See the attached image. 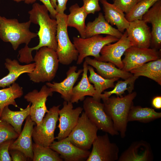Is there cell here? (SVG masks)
<instances>
[{
    "instance_id": "cell-46",
    "label": "cell",
    "mask_w": 161,
    "mask_h": 161,
    "mask_svg": "<svg viewBox=\"0 0 161 161\" xmlns=\"http://www.w3.org/2000/svg\"><path fill=\"white\" fill-rule=\"evenodd\" d=\"M141 0H137V2L141 1Z\"/></svg>"
},
{
    "instance_id": "cell-15",
    "label": "cell",
    "mask_w": 161,
    "mask_h": 161,
    "mask_svg": "<svg viewBox=\"0 0 161 161\" xmlns=\"http://www.w3.org/2000/svg\"><path fill=\"white\" fill-rule=\"evenodd\" d=\"M126 31L132 46L142 48H148L150 46L151 31L147 23L142 19L130 22Z\"/></svg>"
},
{
    "instance_id": "cell-12",
    "label": "cell",
    "mask_w": 161,
    "mask_h": 161,
    "mask_svg": "<svg viewBox=\"0 0 161 161\" xmlns=\"http://www.w3.org/2000/svg\"><path fill=\"white\" fill-rule=\"evenodd\" d=\"M53 92L46 85H44L38 92L34 89L24 96V99L32 104L30 108V114L32 120L36 125L42 121L46 113L49 112L46 103L48 96H52Z\"/></svg>"
},
{
    "instance_id": "cell-42",
    "label": "cell",
    "mask_w": 161,
    "mask_h": 161,
    "mask_svg": "<svg viewBox=\"0 0 161 161\" xmlns=\"http://www.w3.org/2000/svg\"><path fill=\"white\" fill-rule=\"evenodd\" d=\"M152 106L156 109H160L161 108V96H158L154 97L152 100Z\"/></svg>"
},
{
    "instance_id": "cell-41",
    "label": "cell",
    "mask_w": 161,
    "mask_h": 161,
    "mask_svg": "<svg viewBox=\"0 0 161 161\" xmlns=\"http://www.w3.org/2000/svg\"><path fill=\"white\" fill-rule=\"evenodd\" d=\"M68 0H57V5L55 9L57 13L63 14L66 9L67 3Z\"/></svg>"
},
{
    "instance_id": "cell-4",
    "label": "cell",
    "mask_w": 161,
    "mask_h": 161,
    "mask_svg": "<svg viewBox=\"0 0 161 161\" xmlns=\"http://www.w3.org/2000/svg\"><path fill=\"white\" fill-rule=\"evenodd\" d=\"M31 23L29 20L20 23L16 19L2 16L0 21V38L4 42L10 43L15 50L22 44L28 45L31 40L38 36L37 33L30 30Z\"/></svg>"
},
{
    "instance_id": "cell-8",
    "label": "cell",
    "mask_w": 161,
    "mask_h": 161,
    "mask_svg": "<svg viewBox=\"0 0 161 161\" xmlns=\"http://www.w3.org/2000/svg\"><path fill=\"white\" fill-rule=\"evenodd\" d=\"M83 109L88 118L98 130L112 136L119 134L114 129L111 119L105 112L103 103L92 97H87L83 101Z\"/></svg>"
},
{
    "instance_id": "cell-31",
    "label": "cell",
    "mask_w": 161,
    "mask_h": 161,
    "mask_svg": "<svg viewBox=\"0 0 161 161\" xmlns=\"http://www.w3.org/2000/svg\"><path fill=\"white\" fill-rule=\"evenodd\" d=\"M23 94L22 88L15 82L8 88L0 89V115L6 106L12 105L19 108L15 99L21 97Z\"/></svg>"
},
{
    "instance_id": "cell-14",
    "label": "cell",
    "mask_w": 161,
    "mask_h": 161,
    "mask_svg": "<svg viewBox=\"0 0 161 161\" xmlns=\"http://www.w3.org/2000/svg\"><path fill=\"white\" fill-rule=\"evenodd\" d=\"M72 103L70 101H64L63 108L58 111L59 132L55 137L58 141L68 137L76 125L83 109L80 106L73 109Z\"/></svg>"
},
{
    "instance_id": "cell-39",
    "label": "cell",
    "mask_w": 161,
    "mask_h": 161,
    "mask_svg": "<svg viewBox=\"0 0 161 161\" xmlns=\"http://www.w3.org/2000/svg\"><path fill=\"white\" fill-rule=\"evenodd\" d=\"M39 1L42 2L47 8L50 15L52 18L55 19L57 13L55 9L52 6L50 0H25L24 3L27 4H33L36 1Z\"/></svg>"
},
{
    "instance_id": "cell-29",
    "label": "cell",
    "mask_w": 161,
    "mask_h": 161,
    "mask_svg": "<svg viewBox=\"0 0 161 161\" xmlns=\"http://www.w3.org/2000/svg\"><path fill=\"white\" fill-rule=\"evenodd\" d=\"M88 71L90 75L88 77L89 82L93 84L95 92L93 97L95 100L100 101V96L102 92L105 90L109 88H114V83L120 78H114L112 79L105 78L96 73L93 68L88 65Z\"/></svg>"
},
{
    "instance_id": "cell-40",
    "label": "cell",
    "mask_w": 161,
    "mask_h": 161,
    "mask_svg": "<svg viewBox=\"0 0 161 161\" xmlns=\"http://www.w3.org/2000/svg\"><path fill=\"white\" fill-rule=\"evenodd\" d=\"M9 153L13 161H26L28 158L21 151L17 149L9 150Z\"/></svg>"
},
{
    "instance_id": "cell-44",
    "label": "cell",
    "mask_w": 161,
    "mask_h": 161,
    "mask_svg": "<svg viewBox=\"0 0 161 161\" xmlns=\"http://www.w3.org/2000/svg\"><path fill=\"white\" fill-rule=\"evenodd\" d=\"M15 2L18 3L22 1H24L25 0H12Z\"/></svg>"
},
{
    "instance_id": "cell-43",
    "label": "cell",
    "mask_w": 161,
    "mask_h": 161,
    "mask_svg": "<svg viewBox=\"0 0 161 161\" xmlns=\"http://www.w3.org/2000/svg\"><path fill=\"white\" fill-rule=\"evenodd\" d=\"M50 1L52 7L55 9L57 5V0H50Z\"/></svg>"
},
{
    "instance_id": "cell-22",
    "label": "cell",
    "mask_w": 161,
    "mask_h": 161,
    "mask_svg": "<svg viewBox=\"0 0 161 161\" xmlns=\"http://www.w3.org/2000/svg\"><path fill=\"white\" fill-rule=\"evenodd\" d=\"M104 34L120 39L123 34L112 26L105 20L103 13H100L93 21L89 22L86 25L85 38Z\"/></svg>"
},
{
    "instance_id": "cell-11",
    "label": "cell",
    "mask_w": 161,
    "mask_h": 161,
    "mask_svg": "<svg viewBox=\"0 0 161 161\" xmlns=\"http://www.w3.org/2000/svg\"><path fill=\"white\" fill-rule=\"evenodd\" d=\"M122 60L123 64V70L130 72L131 70L150 61L160 58V53L154 48H142L131 46L124 54Z\"/></svg>"
},
{
    "instance_id": "cell-17",
    "label": "cell",
    "mask_w": 161,
    "mask_h": 161,
    "mask_svg": "<svg viewBox=\"0 0 161 161\" xmlns=\"http://www.w3.org/2000/svg\"><path fill=\"white\" fill-rule=\"evenodd\" d=\"M154 155L150 144L143 140L135 141L121 154L118 161H151Z\"/></svg>"
},
{
    "instance_id": "cell-6",
    "label": "cell",
    "mask_w": 161,
    "mask_h": 161,
    "mask_svg": "<svg viewBox=\"0 0 161 161\" xmlns=\"http://www.w3.org/2000/svg\"><path fill=\"white\" fill-rule=\"evenodd\" d=\"M73 39V44L78 53L77 64L80 65L85 58L89 56H93L97 59L104 46L115 42L119 39L110 35L103 37L99 35L85 38L74 37Z\"/></svg>"
},
{
    "instance_id": "cell-21",
    "label": "cell",
    "mask_w": 161,
    "mask_h": 161,
    "mask_svg": "<svg viewBox=\"0 0 161 161\" xmlns=\"http://www.w3.org/2000/svg\"><path fill=\"white\" fill-rule=\"evenodd\" d=\"M85 61L88 65L95 68L98 74L105 78H118L126 80L133 75L130 72L117 68L114 64L109 62L99 61L89 57L85 58Z\"/></svg>"
},
{
    "instance_id": "cell-33",
    "label": "cell",
    "mask_w": 161,
    "mask_h": 161,
    "mask_svg": "<svg viewBox=\"0 0 161 161\" xmlns=\"http://www.w3.org/2000/svg\"><path fill=\"white\" fill-rule=\"evenodd\" d=\"M138 78L133 75L124 81L118 80L112 90L104 92L103 94H101V99L103 100L106 99L113 94L121 96L126 90L129 93L132 92L134 89L135 82Z\"/></svg>"
},
{
    "instance_id": "cell-5",
    "label": "cell",
    "mask_w": 161,
    "mask_h": 161,
    "mask_svg": "<svg viewBox=\"0 0 161 161\" xmlns=\"http://www.w3.org/2000/svg\"><path fill=\"white\" fill-rule=\"evenodd\" d=\"M67 15L57 13L55 19L57 27L56 39L57 47L56 50L59 63L69 65L77 60L78 53L74 45L70 41L67 31Z\"/></svg>"
},
{
    "instance_id": "cell-24",
    "label": "cell",
    "mask_w": 161,
    "mask_h": 161,
    "mask_svg": "<svg viewBox=\"0 0 161 161\" xmlns=\"http://www.w3.org/2000/svg\"><path fill=\"white\" fill-rule=\"evenodd\" d=\"M100 1L103 6L106 21L111 25H115L120 32H123L129 27L130 22L126 18L124 13L107 0Z\"/></svg>"
},
{
    "instance_id": "cell-28",
    "label": "cell",
    "mask_w": 161,
    "mask_h": 161,
    "mask_svg": "<svg viewBox=\"0 0 161 161\" xmlns=\"http://www.w3.org/2000/svg\"><path fill=\"white\" fill-rule=\"evenodd\" d=\"M138 77L143 76L151 79L161 85V59L145 63L130 72Z\"/></svg>"
},
{
    "instance_id": "cell-25",
    "label": "cell",
    "mask_w": 161,
    "mask_h": 161,
    "mask_svg": "<svg viewBox=\"0 0 161 161\" xmlns=\"http://www.w3.org/2000/svg\"><path fill=\"white\" fill-rule=\"evenodd\" d=\"M88 65L85 61L83 64V72L80 81L73 87L70 101L78 103L82 101L86 96L93 97L95 92L94 86L89 82L87 76Z\"/></svg>"
},
{
    "instance_id": "cell-7",
    "label": "cell",
    "mask_w": 161,
    "mask_h": 161,
    "mask_svg": "<svg viewBox=\"0 0 161 161\" xmlns=\"http://www.w3.org/2000/svg\"><path fill=\"white\" fill-rule=\"evenodd\" d=\"M98 130L83 112L67 137L70 142L76 146L82 149L88 150L97 136Z\"/></svg>"
},
{
    "instance_id": "cell-18",
    "label": "cell",
    "mask_w": 161,
    "mask_h": 161,
    "mask_svg": "<svg viewBox=\"0 0 161 161\" xmlns=\"http://www.w3.org/2000/svg\"><path fill=\"white\" fill-rule=\"evenodd\" d=\"M77 68L75 66L70 67L66 73V77L62 81L59 83L53 82L52 83L47 82L46 85L53 92L60 93L64 101H70L73 86L83 72V69H80L76 72Z\"/></svg>"
},
{
    "instance_id": "cell-13",
    "label": "cell",
    "mask_w": 161,
    "mask_h": 161,
    "mask_svg": "<svg viewBox=\"0 0 161 161\" xmlns=\"http://www.w3.org/2000/svg\"><path fill=\"white\" fill-rule=\"evenodd\" d=\"M132 46L126 31L117 41L104 46L100 52V57L96 60L110 62L122 69L123 64L121 57L126 49Z\"/></svg>"
},
{
    "instance_id": "cell-23",
    "label": "cell",
    "mask_w": 161,
    "mask_h": 161,
    "mask_svg": "<svg viewBox=\"0 0 161 161\" xmlns=\"http://www.w3.org/2000/svg\"><path fill=\"white\" fill-rule=\"evenodd\" d=\"M4 64L5 68L8 70L9 72L7 75L0 79V87L3 88L10 86L14 83L21 74L31 73L34 70L35 65V63L21 65L17 60H12L9 58L5 59Z\"/></svg>"
},
{
    "instance_id": "cell-36",
    "label": "cell",
    "mask_w": 161,
    "mask_h": 161,
    "mask_svg": "<svg viewBox=\"0 0 161 161\" xmlns=\"http://www.w3.org/2000/svg\"><path fill=\"white\" fill-rule=\"evenodd\" d=\"M113 4L126 14L129 13L137 3V0H113Z\"/></svg>"
},
{
    "instance_id": "cell-9",
    "label": "cell",
    "mask_w": 161,
    "mask_h": 161,
    "mask_svg": "<svg viewBox=\"0 0 161 161\" xmlns=\"http://www.w3.org/2000/svg\"><path fill=\"white\" fill-rule=\"evenodd\" d=\"M60 106L50 108L41 122L33 127L32 136L35 143L47 147L49 146L54 141V132L59 119Z\"/></svg>"
},
{
    "instance_id": "cell-34",
    "label": "cell",
    "mask_w": 161,
    "mask_h": 161,
    "mask_svg": "<svg viewBox=\"0 0 161 161\" xmlns=\"http://www.w3.org/2000/svg\"><path fill=\"white\" fill-rule=\"evenodd\" d=\"M159 0H141L136 4L129 13L125 15L126 18L129 22L142 20L145 13Z\"/></svg>"
},
{
    "instance_id": "cell-20",
    "label": "cell",
    "mask_w": 161,
    "mask_h": 161,
    "mask_svg": "<svg viewBox=\"0 0 161 161\" xmlns=\"http://www.w3.org/2000/svg\"><path fill=\"white\" fill-rule=\"evenodd\" d=\"M35 124L29 115L26 118L22 130L17 139L11 144L9 150H19L23 153L28 159L32 160L33 154L32 135L33 126Z\"/></svg>"
},
{
    "instance_id": "cell-37",
    "label": "cell",
    "mask_w": 161,
    "mask_h": 161,
    "mask_svg": "<svg viewBox=\"0 0 161 161\" xmlns=\"http://www.w3.org/2000/svg\"><path fill=\"white\" fill-rule=\"evenodd\" d=\"M83 6L88 15L94 14L101 10L99 2L100 0H83Z\"/></svg>"
},
{
    "instance_id": "cell-45",
    "label": "cell",
    "mask_w": 161,
    "mask_h": 161,
    "mask_svg": "<svg viewBox=\"0 0 161 161\" xmlns=\"http://www.w3.org/2000/svg\"><path fill=\"white\" fill-rule=\"evenodd\" d=\"M1 15H0V20L1 18Z\"/></svg>"
},
{
    "instance_id": "cell-38",
    "label": "cell",
    "mask_w": 161,
    "mask_h": 161,
    "mask_svg": "<svg viewBox=\"0 0 161 161\" xmlns=\"http://www.w3.org/2000/svg\"><path fill=\"white\" fill-rule=\"evenodd\" d=\"M14 140L6 141L0 144V161H11L9 148Z\"/></svg>"
},
{
    "instance_id": "cell-35",
    "label": "cell",
    "mask_w": 161,
    "mask_h": 161,
    "mask_svg": "<svg viewBox=\"0 0 161 161\" xmlns=\"http://www.w3.org/2000/svg\"><path fill=\"white\" fill-rule=\"evenodd\" d=\"M19 135L11 125L0 118V144L8 140H14Z\"/></svg>"
},
{
    "instance_id": "cell-30",
    "label": "cell",
    "mask_w": 161,
    "mask_h": 161,
    "mask_svg": "<svg viewBox=\"0 0 161 161\" xmlns=\"http://www.w3.org/2000/svg\"><path fill=\"white\" fill-rule=\"evenodd\" d=\"M161 117V113L156 111L153 109L133 105L129 112L127 121L148 123Z\"/></svg>"
},
{
    "instance_id": "cell-1",
    "label": "cell",
    "mask_w": 161,
    "mask_h": 161,
    "mask_svg": "<svg viewBox=\"0 0 161 161\" xmlns=\"http://www.w3.org/2000/svg\"><path fill=\"white\" fill-rule=\"evenodd\" d=\"M49 11L44 4L38 3L33 4L32 9L28 11L29 20L31 23L39 26L37 33L39 42L36 46L29 48L28 45L18 51V59L21 63L30 64L33 61L32 52L40 48L47 47L56 51L57 43L56 39L57 24L55 19L51 18Z\"/></svg>"
},
{
    "instance_id": "cell-27",
    "label": "cell",
    "mask_w": 161,
    "mask_h": 161,
    "mask_svg": "<svg viewBox=\"0 0 161 161\" xmlns=\"http://www.w3.org/2000/svg\"><path fill=\"white\" fill-rule=\"evenodd\" d=\"M70 13L67 15L68 27H74L78 30L81 37L85 38L86 25L85 21L88 14L82 6L75 3L69 8Z\"/></svg>"
},
{
    "instance_id": "cell-16",
    "label": "cell",
    "mask_w": 161,
    "mask_h": 161,
    "mask_svg": "<svg viewBox=\"0 0 161 161\" xmlns=\"http://www.w3.org/2000/svg\"><path fill=\"white\" fill-rule=\"evenodd\" d=\"M49 147L66 161L86 160L90 153L89 150L82 149L73 145L67 137L58 141H54Z\"/></svg>"
},
{
    "instance_id": "cell-2",
    "label": "cell",
    "mask_w": 161,
    "mask_h": 161,
    "mask_svg": "<svg viewBox=\"0 0 161 161\" xmlns=\"http://www.w3.org/2000/svg\"><path fill=\"white\" fill-rule=\"evenodd\" d=\"M136 95L134 92L124 96H113L103 100L105 112L111 119L114 129L120 132L122 138L126 136L128 113Z\"/></svg>"
},
{
    "instance_id": "cell-32",
    "label": "cell",
    "mask_w": 161,
    "mask_h": 161,
    "mask_svg": "<svg viewBox=\"0 0 161 161\" xmlns=\"http://www.w3.org/2000/svg\"><path fill=\"white\" fill-rule=\"evenodd\" d=\"M33 161H62L59 154L49 146L32 144Z\"/></svg>"
},
{
    "instance_id": "cell-3",
    "label": "cell",
    "mask_w": 161,
    "mask_h": 161,
    "mask_svg": "<svg viewBox=\"0 0 161 161\" xmlns=\"http://www.w3.org/2000/svg\"><path fill=\"white\" fill-rule=\"evenodd\" d=\"M36 51L33 58L35 67L31 73H28L30 80L35 83L50 81L55 78L58 67L56 52L47 47Z\"/></svg>"
},
{
    "instance_id": "cell-26",
    "label": "cell",
    "mask_w": 161,
    "mask_h": 161,
    "mask_svg": "<svg viewBox=\"0 0 161 161\" xmlns=\"http://www.w3.org/2000/svg\"><path fill=\"white\" fill-rule=\"evenodd\" d=\"M31 104L30 102L25 109L20 108V111H16L11 110L8 106H6L0 115V118L11 125L19 134L21 131V127L24 120L30 115Z\"/></svg>"
},
{
    "instance_id": "cell-10",
    "label": "cell",
    "mask_w": 161,
    "mask_h": 161,
    "mask_svg": "<svg viewBox=\"0 0 161 161\" xmlns=\"http://www.w3.org/2000/svg\"><path fill=\"white\" fill-rule=\"evenodd\" d=\"M92 145V150L86 161H117L119 148L116 144L110 141L107 133L97 135Z\"/></svg>"
},
{
    "instance_id": "cell-19",
    "label": "cell",
    "mask_w": 161,
    "mask_h": 161,
    "mask_svg": "<svg viewBox=\"0 0 161 161\" xmlns=\"http://www.w3.org/2000/svg\"><path fill=\"white\" fill-rule=\"evenodd\" d=\"M142 19L152 26L151 44L157 50L161 46V0L155 3L143 16Z\"/></svg>"
}]
</instances>
